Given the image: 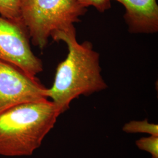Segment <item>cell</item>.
Masks as SVG:
<instances>
[{
  "instance_id": "cell-1",
  "label": "cell",
  "mask_w": 158,
  "mask_h": 158,
  "mask_svg": "<svg viewBox=\"0 0 158 158\" xmlns=\"http://www.w3.org/2000/svg\"><path fill=\"white\" fill-rule=\"evenodd\" d=\"M51 37L57 42L63 41L68 48L66 58L57 67L53 85L46 90L47 98H51L60 115L74 99L101 91L107 85L101 74L99 53L89 41L79 44L75 28L57 31Z\"/></svg>"
},
{
  "instance_id": "cell-2",
  "label": "cell",
  "mask_w": 158,
  "mask_h": 158,
  "mask_svg": "<svg viewBox=\"0 0 158 158\" xmlns=\"http://www.w3.org/2000/svg\"><path fill=\"white\" fill-rule=\"evenodd\" d=\"M59 115L53 102L48 99L17 104L0 113V156L32 155Z\"/></svg>"
},
{
  "instance_id": "cell-3",
  "label": "cell",
  "mask_w": 158,
  "mask_h": 158,
  "mask_svg": "<svg viewBox=\"0 0 158 158\" xmlns=\"http://www.w3.org/2000/svg\"><path fill=\"white\" fill-rule=\"evenodd\" d=\"M86 8L76 0H21L20 13L34 45L43 49L51 35L73 28Z\"/></svg>"
},
{
  "instance_id": "cell-4",
  "label": "cell",
  "mask_w": 158,
  "mask_h": 158,
  "mask_svg": "<svg viewBox=\"0 0 158 158\" xmlns=\"http://www.w3.org/2000/svg\"><path fill=\"white\" fill-rule=\"evenodd\" d=\"M28 30L22 19L0 17V59L36 77L43 70L42 61L32 52Z\"/></svg>"
},
{
  "instance_id": "cell-5",
  "label": "cell",
  "mask_w": 158,
  "mask_h": 158,
  "mask_svg": "<svg viewBox=\"0 0 158 158\" xmlns=\"http://www.w3.org/2000/svg\"><path fill=\"white\" fill-rule=\"evenodd\" d=\"M46 90L36 77L0 59V113L17 104L48 99Z\"/></svg>"
},
{
  "instance_id": "cell-6",
  "label": "cell",
  "mask_w": 158,
  "mask_h": 158,
  "mask_svg": "<svg viewBox=\"0 0 158 158\" xmlns=\"http://www.w3.org/2000/svg\"><path fill=\"white\" fill-rule=\"evenodd\" d=\"M124 6V19L131 33L152 34L158 31L156 0H115Z\"/></svg>"
},
{
  "instance_id": "cell-7",
  "label": "cell",
  "mask_w": 158,
  "mask_h": 158,
  "mask_svg": "<svg viewBox=\"0 0 158 158\" xmlns=\"http://www.w3.org/2000/svg\"><path fill=\"white\" fill-rule=\"evenodd\" d=\"M127 133H145L150 135L158 136V125L149 123L147 119L143 121H131L123 128Z\"/></svg>"
},
{
  "instance_id": "cell-8",
  "label": "cell",
  "mask_w": 158,
  "mask_h": 158,
  "mask_svg": "<svg viewBox=\"0 0 158 158\" xmlns=\"http://www.w3.org/2000/svg\"><path fill=\"white\" fill-rule=\"evenodd\" d=\"M21 0H0V15L13 20H20Z\"/></svg>"
},
{
  "instance_id": "cell-9",
  "label": "cell",
  "mask_w": 158,
  "mask_h": 158,
  "mask_svg": "<svg viewBox=\"0 0 158 158\" xmlns=\"http://www.w3.org/2000/svg\"><path fill=\"white\" fill-rule=\"evenodd\" d=\"M136 145L139 149L149 153L152 158H158V136L141 138L136 141Z\"/></svg>"
},
{
  "instance_id": "cell-10",
  "label": "cell",
  "mask_w": 158,
  "mask_h": 158,
  "mask_svg": "<svg viewBox=\"0 0 158 158\" xmlns=\"http://www.w3.org/2000/svg\"><path fill=\"white\" fill-rule=\"evenodd\" d=\"M80 6L86 8L93 6L100 12H104L111 7V0H76Z\"/></svg>"
}]
</instances>
